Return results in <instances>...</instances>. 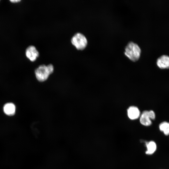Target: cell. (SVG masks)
Segmentation results:
<instances>
[{
    "label": "cell",
    "instance_id": "obj_7",
    "mask_svg": "<svg viewBox=\"0 0 169 169\" xmlns=\"http://www.w3.org/2000/svg\"><path fill=\"white\" fill-rule=\"evenodd\" d=\"M157 66L161 69L169 68V56L163 55L157 59L156 62Z\"/></svg>",
    "mask_w": 169,
    "mask_h": 169
},
{
    "label": "cell",
    "instance_id": "obj_5",
    "mask_svg": "<svg viewBox=\"0 0 169 169\" xmlns=\"http://www.w3.org/2000/svg\"><path fill=\"white\" fill-rule=\"evenodd\" d=\"M26 57L31 61H35L39 55V53L35 46L30 45L26 49L25 51Z\"/></svg>",
    "mask_w": 169,
    "mask_h": 169
},
{
    "label": "cell",
    "instance_id": "obj_6",
    "mask_svg": "<svg viewBox=\"0 0 169 169\" xmlns=\"http://www.w3.org/2000/svg\"><path fill=\"white\" fill-rule=\"evenodd\" d=\"M127 115L131 120H135L139 118L140 116V112L138 108L134 106L129 107L127 110Z\"/></svg>",
    "mask_w": 169,
    "mask_h": 169
},
{
    "label": "cell",
    "instance_id": "obj_11",
    "mask_svg": "<svg viewBox=\"0 0 169 169\" xmlns=\"http://www.w3.org/2000/svg\"><path fill=\"white\" fill-rule=\"evenodd\" d=\"M10 1L12 3H17L21 1V0H10Z\"/></svg>",
    "mask_w": 169,
    "mask_h": 169
},
{
    "label": "cell",
    "instance_id": "obj_4",
    "mask_svg": "<svg viewBox=\"0 0 169 169\" xmlns=\"http://www.w3.org/2000/svg\"><path fill=\"white\" fill-rule=\"evenodd\" d=\"M140 121L141 125L145 126H150L152 124L151 120L156 117L155 114L152 110L143 111L140 116Z\"/></svg>",
    "mask_w": 169,
    "mask_h": 169
},
{
    "label": "cell",
    "instance_id": "obj_8",
    "mask_svg": "<svg viewBox=\"0 0 169 169\" xmlns=\"http://www.w3.org/2000/svg\"><path fill=\"white\" fill-rule=\"evenodd\" d=\"M144 143L146 148V154L148 155L153 154L156 151L157 148L155 142L153 141H145Z\"/></svg>",
    "mask_w": 169,
    "mask_h": 169
},
{
    "label": "cell",
    "instance_id": "obj_1",
    "mask_svg": "<svg viewBox=\"0 0 169 169\" xmlns=\"http://www.w3.org/2000/svg\"><path fill=\"white\" fill-rule=\"evenodd\" d=\"M54 70V67L51 64L40 65L35 70L36 77L39 82L44 81L48 79Z\"/></svg>",
    "mask_w": 169,
    "mask_h": 169
},
{
    "label": "cell",
    "instance_id": "obj_3",
    "mask_svg": "<svg viewBox=\"0 0 169 169\" xmlns=\"http://www.w3.org/2000/svg\"><path fill=\"white\" fill-rule=\"evenodd\" d=\"M71 42L76 49L80 50L85 49L88 43L85 36L80 33L75 34L71 38Z\"/></svg>",
    "mask_w": 169,
    "mask_h": 169
},
{
    "label": "cell",
    "instance_id": "obj_10",
    "mask_svg": "<svg viewBox=\"0 0 169 169\" xmlns=\"http://www.w3.org/2000/svg\"><path fill=\"white\" fill-rule=\"evenodd\" d=\"M159 129L165 135H169V122L164 121L159 125Z\"/></svg>",
    "mask_w": 169,
    "mask_h": 169
},
{
    "label": "cell",
    "instance_id": "obj_2",
    "mask_svg": "<svg viewBox=\"0 0 169 169\" xmlns=\"http://www.w3.org/2000/svg\"><path fill=\"white\" fill-rule=\"evenodd\" d=\"M141 50L138 45L133 42H129L125 48V54L133 61L137 60L140 56Z\"/></svg>",
    "mask_w": 169,
    "mask_h": 169
},
{
    "label": "cell",
    "instance_id": "obj_9",
    "mask_svg": "<svg viewBox=\"0 0 169 169\" xmlns=\"http://www.w3.org/2000/svg\"><path fill=\"white\" fill-rule=\"evenodd\" d=\"M3 110L4 113L7 115H13L16 111L15 105L12 103H8L4 105Z\"/></svg>",
    "mask_w": 169,
    "mask_h": 169
}]
</instances>
